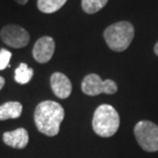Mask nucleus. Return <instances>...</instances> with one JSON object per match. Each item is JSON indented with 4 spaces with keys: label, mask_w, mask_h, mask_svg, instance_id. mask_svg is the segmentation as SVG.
I'll use <instances>...</instances> for the list:
<instances>
[{
    "label": "nucleus",
    "mask_w": 158,
    "mask_h": 158,
    "mask_svg": "<svg viewBox=\"0 0 158 158\" xmlns=\"http://www.w3.org/2000/svg\"><path fill=\"white\" fill-rule=\"evenodd\" d=\"M65 117V111L59 103L44 101L38 104L34 112V121L41 134L55 137L59 134L60 125Z\"/></svg>",
    "instance_id": "f257e3e1"
},
{
    "label": "nucleus",
    "mask_w": 158,
    "mask_h": 158,
    "mask_svg": "<svg viewBox=\"0 0 158 158\" xmlns=\"http://www.w3.org/2000/svg\"><path fill=\"white\" fill-rule=\"evenodd\" d=\"M120 124L118 112L114 107L103 104L96 109L93 118L94 132L102 138H110L117 132Z\"/></svg>",
    "instance_id": "f03ea898"
},
{
    "label": "nucleus",
    "mask_w": 158,
    "mask_h": 158,
    "mask_svg": "<svg viewBox=\"0 0 158 158\" xmlns=\"http://www.w3.org/2000/svg\"><path fill=\"white\" fill-rule=\"evenodd\" d=\"M135 37V28L127 21L110 25L104 31V38L110 48L114 52H124L131 45Z\"/></svg>",
    "instance_id": "7ed1b4c3"
},
{
    "label": "nucleus",
    "mask_w": 158,
    "mask_h": 158,
    "mask_svg": "<svg viewBox=\"0 0 158 158\" xmlns=\"http://www.w3.org/2000/svg\"><path fill=\"white\" fill-rule=\"evenodd\" d=\"M137 142L145 151H158V125L149 120L139 121L134 129Z\"/></svg>",
    "instance_id": "20e7f679"
},
{
    "label": "nucleus",
    "mask_w": 158,
    "mask_h": 158,
    "mask_svg": "<svg viewBox=\"0 0 158 158\" xmlns=\"http://www.w3.org/2000/svg\"><path fill=\"white\" fill-rule=\"evenodd\" d=\"M81 89L87 96H99L101 94H113L118 89L115 81L111 79L103 80L98 74H88L81 82Z\"/></svg>",
    "instance_id": "39448f33"
},
{
    "label": "nucleus",
    "mask_w": 158,
    "mask_h": 158,
    "mask_svg": "<svg viewBox=\"0 0 158 158\" xmlns=\"http://www.w3.org/2000/svg\"><path fill=\"white\" fill-rule=\"evenodd\" d=\"M2 41L8 46L14 48H22L28 45L30 41V35L27 30L19 25H6L0 32Z\"/></svg>",
    "instance_id": "423d86ee"
},
{
    "label": "nucleus",
    "mask_w": 158,
    "mask_h": 158,
    "mask_svg": "<svg viewBox=\"0 0 158 158\" xmlns=\"http://www.w3.org/2000/svg\"><path fill=\"white\" fill-rule=\"evenodd\" d=\"M55 48V40L49 36H42L36 41L35 45L33 47V58L40 64H45L52 58Z\"/></svg>",
    "instance_id": "0eeeda50"
},
{
    "label": "nucleus",
    "mask_w": 158,
    "mask_h": 158,
    "mask_svg": "<svg viewBox=\"0 0 158 158\" xmlns=\"http://www.w3.org/2000/svg\"><path fill=\"white\" fill-rule=\"evenodd\" d=\"M50 86L59 99H67L72 93V83L65 74L56 72L50 77Z\"/></svg>",
    "instance_id": "6e6552de"
},
{
    "label": "nucleus",
    "mask_w": 158,
    "mask_h": 158,
    "mask_svg": "<svg viewBox=\"0 0 158 158\" xmlns=\"http://www.w3.org/2000/svg\"><path fill=\"white\" fill-rule=\"evenodd\" d=\"M3 142L9 147L15 148V149H24L29 142V135L26 129L20 127L12 131L4 132Z\"/></svg>",
    "instance_id": "1a4fd4ad"
},
{
    "label": "nucleus",
    "mask_w": 158,
    "mask_h": 158,
    "mask_svg": "<svg viewBox=\"0 0 158 158\" xmlns=\"http://www.w3.org/2000/svg\"><path fill=\"white\" fill-rule=\"evenodd\" d=\"M23 112V106L19 102H6L0 106V120L19 118Z\"/></svg>",
    "instance_id": "9d476101"
},
{
    "label": "nucleus",
    "mask_w": 158,
    "mask_h": 158,
    "mask_svg": "<svg viewBox=\"0 0 158 158\" xmlns=\"http://www.w3.org/2000/svg\"><path fill=\"white\" fill-rule=\"evenodd\" d=\"M67 0H37V7L44 14H52L58 11Z\"/></svg>",
    "instance_id": "9b49d317"
},
{
    "label": "nucleus",
    "mask_w": 158,
    "mask_h": 158,
    "mask_svg": "<svg viewBox=\"0 0 158 158\" xmlns=\"http://www.w3.org/2000/svg\"><path fill=\"white\" fill-rule=\"evenodd\" d=\"M33 74L34 71L32 68H29L25 63H21L20 66L15 69V80L20 84H27L32 79Z\"/></svg>",
    "instance_id": "f8f14e48"
},
{
    "label": "nucleus",
    "mask_w": 158,
    "mask_h": 158,
    "mask_svg": "<svg viewBox=\"0 0 158 158\" xmlns=\"http://www.w3.org/2000/svg\"><path fill=\"white\" fill-rule=\"evenodd\" d=\"M108 3V0H81L82 9L86 14L93 15L101 10Z\"/></svg>",
    "instance_id": "ddd939ff"
},
{
    "label": "nucleus",
    "mask_w": 158,
    "mask_h": 158,
    "mask_svg": "<svg viewBox=\"0 0 158 158\" xmlns=\"http://www.w3.org/2000/svg\"><path fill=\"white\" fill-rule=\"evenodd\" d=\"M10 58H11L10 52H8L5 48L0 49V70H4L7 66H9Z\"/></svg>",
    "instance_id": "4468645a"
},
{
    "label": "nucleus",
    "mask_w": 158,
    "mask_h": 158,
    "mask_svg": "<svg viewBox=\"0 0 158 158\" xmlns=\"http://www.w3.org/2000/svg\"><path fill=\"white\" fill-rule=\"evenodd\" d=\"M4 84H5V79L0 76V90L2 89V87L4 86Z\"/></svg>",
    "instance_id": "2eb2a0df"
},
{
    "label": "nucleus",
    "mask_w": 158,
    "mask_h": 158,
    "mask_svg": "<svg viewBox=\"0 0 158 158\" xmlns=\"http://www.w3.org/2000/svg\"><path fill=\"white\" fill-rule=\"evenodd\" d=\"M15 1H17V2L19 3V4H21V5H25V4H27L29 0H15Z\"/></svg>",
    "instance_id": "dca6fc26"
},
{
    "label": "nucleus",
    "mask_w": 158,
    "mask_h": 158,
    "mask_svg": "<svg viewBox=\"0 0 158 158\" xmlns=\"http://www.w3.org/2000/svg\"><path fill=\"white\" fill-rule=\"evenodd\" d=\"M154 52H155L156 55L158 56V41H157V43L155 44V46H154Z\"/></svg>",
    "instance_id": "f3484780"
}]
</instances>
